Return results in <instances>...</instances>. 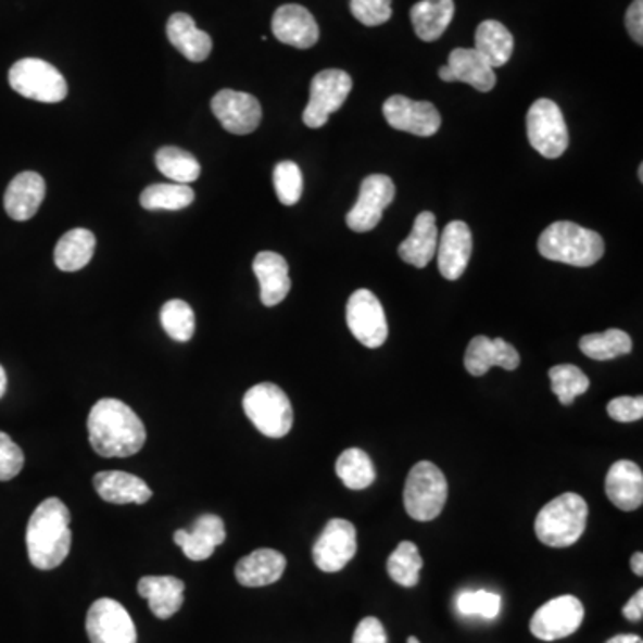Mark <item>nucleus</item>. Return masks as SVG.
<instances>
[{"instance_id": "30", "label": "nucleus", "mask_w": 643, "mask_h": 643, "mask_svg": "<svg viewBox=\"0 0 643 643\" xmlns=\"http://www.w3.org/2000/svg\"><path fill=\"white\" fill-rule=\"evenodd\" d=\"M453 18V0H420L412 8L413 27L423 41H437Z\"/></svg>"}, {"instance_id": "43", "label": "nucleus", "mask_w": 643, "mask_h": 643, "mask_svg": "<svg viewBox=\"0 0 643 643\" xmlns=\"http://www.w3.org/2000/svg\"><path fill=\"white\" fill-rule=\"evenodd\" d=\"M24 468V453L11 440L10 434L0 431V481H11Z\"/></svg>"}, {"instance_id": "28", "label": "nucleus", "mask_w": 643, "mask_h": 643, "mask_svg": "<svg viewBox=\"0 0 643 643\" xmlns=\"http://www.w3.org/2000/svg\"><path fill=\"white\" fill-rule=\"evenodd\" d=\"M437 216L423 212L413 224L412 235L399 245V256L412 267L426 268L437 254Z\"/></svg>"}, {"instance_id": "35", "label": "nucleus", "mask_w": 643, "mask_h": 643, "mask_svg": "<svg viewBox=\"0 0 643 643\" xmlns=\"http://www.w3.org/2000/svg\"><path fill=\"white\" fill-rule=\"evenodd\" d=\"M337 476L349 490H365L376 481L373 459L362 449H348L337 459Z\"/></svg>"}, {"instance_id": "39", "label": "nucleus", "mask_w": 643, "mask_h": 643, "mask_svg": "<svg viewBox=\"0 0 643 643\" xmlns=\"http://www.w3.org/2000/svg\"><path fill=\"white\" fill-rule=\"evenodd\" d=\"M549 379L556 398L563 406H570L579 395L589 392L590 379L583 370L573 365H558L549 370Z\"/></svg>"}, {"instance_id": "16", "label": "nucleus", "mask_w": 643, "mask_h": 643, "mask_svg": "<svg viewBox=\"0 0 643 643\" xmlns=\"http://www.w3.org/2000/svg\"><path fill=\"white\" fill-rule=\"evenodd\" d=\"M213 115L226 131L232 135H251L262 122V104L256 97L243 91L222 90L213 97Z\"/></svg>"}, {"instance_id": "7", "label": "nucleus", "mask_w": 643, "mask_h": 643, "mask_svg": "<svg viewBox=\"0 0 643 643\" xmlns=\"http://www.w3.org/2000/svg\"><path fill=\"white\" fill-rule=\"evenodd\" d=\"M10 85L18 96L30 101L55 104L68 93L65 77L54 65L38 58H26L11 66Z\"/></svg>"}, {"instance_id": "51", "label": "nucleus", "mask_w": 643, "mask_h": 643, "mask_svg": "<svg viewBox=\"0 0 643 643\" xmlns=\"http://www.w3.org/2000/svg\"><path fill=\"white\" fill-rule=\"evenodd\" d=\"M407 643H420V642H418V640L415 639V636H409V639H407Z\"/></svg>"}, {"instance_id": "22", "label": "nucleus", "mask_w": 643, "mask_h": 643, "mask_svg": "<svg viewBox=\"0 0 643 643\" xmlns=\"http://www.w3.org/2000/svg\"><path fill=\"white\" fill-rule=\"evenodd\" d=\"M606 495L622 512H634L643 504V474L636 463L620 459L606 476Z\"/></svg>"}, {"instance_id": "19", "label": "nucleus", "mask_w": 643, "mask_h": 643, "mask_svg": "<svg viewBox=\"0 0 643 643\" xmlns=\"http://www.w3.org/2000/svg\"><path fill=\"white\" fill-rule=\"evenodd\" d=\"M226 540L224 520L212 513L197 518L193 531L179 529L174 533V542L182 549V553L191 562H204L212 558L216 547Z\"/></svg>"}, {"instance_id": "49", "label": "nucleus", "mask_w": 643, "mask_h": 643, "mask_svg": "<svg viewBox=\"0 0 643 643\" xmlns=\"http://www.w3.org/2000/svg\"><path fill=\"white\" fill-rule=\"evenodd\" d=\"M631 568H633V572L642 578L643 576V554L642 553H634L633 558H631Z\"/></svg>"}, {"instance_id": "38", "label": "nucleus", "mask_w": 643, "mask_h": 643, "mask_svg": "<svg viewBox=\"0 0 643 643\" xmlns=\"http://www.w3.org/2000/svg\"><path fill=\"white\" fill-rule=\"evenodd\" d=\"M161 326L166 335L176 340V342H190L196 332V313L191 310L188 302L181 299H172L161 307Z\"/></svg>"}, {"instance_id": "2", "label": "nucleus", "mask_w": 643, "mask_h": 643, "mask_svg": "<svg viewBox=\"0 0 643 643\" xmlns=\"http://www.w3.org/2000/svg\"><path fill=\"white\" fill-rule=\"evenodd\" d=\"M71 512L63 501L49 497L35 509L27 524V553L33 567L52 570L71 553Z\"/></svg>"}, {"instance_id": "26", "label": "nucleus", "mask_w": 643, "mask_h": 643, "mask_svg": "<svg viewBox=\"0 0 643 643\" xmlns=\"http://www.w3.org/2000/svg\"><path fill=\"white\" fill-rule=\"evenodd\" d=\"M166 36L172 46L193 63L206 61L212 54V36L199 29L188 13H174L166 22Z\"/></svg>"}, {"instance_id": "40", "label": "nucleus", "mask_w": 643, "mask_h": 643, "mask_svg": "<svg viewBox=\"0 0 643 643\" xmlns=\"http://www.w3.org/2000/svg\"><path fill=\"white\" fill-rule=\"evenodd\" d=\"M274 188H276L277 199L285 206H293L301 201L304 181H302V172L293 161H281L277 163L274 171Z\"/></svg>"}, {"instance_id": "29", "label": "nucleus", "mask_w": 643, "mask_h": 643, "mask_svg": "<svg viewBox=\"0 0 643 643\" xmlns=\"http://www.w3.org/2000/svg\"><path fill=\"white\" fill-rule=\"evenodd\" d=\"M449 83L462 80L479 91H490L495 88L497 77L492 66L476 49H454L449 54Z\"/></svg>"}, {"instance_id": "41", "label": "nucleus", "mask_w": 643, "mask_h": 643, "mask_svg": "<svg viewBox=\"0 0 643 643\" xmlns=\"http://www.w3.org/2000/svg\"><path fill=\"white\" fill-rule=\"evenodd\" d=\"M457 612L465 617H482L492 620L501 612V597L487 590L459 593L456 601Z\"/></svg>"}, {"instance_id": "44", "label": "nucleus", "mask_w": 643, "mask_h": 643, "mask_svg": "<svg viewBox=\"0 0 643 643\" xmlns=\"http://www.w3.org/2000/svg\"><path fill=\"white\" fill-rule=\"evenodd\" d=\"M609 417L617 423H636L643 418V398H617L606 407Z\"/></svg>"}, {"instance_id": "45", "label": "nucleus", "mask_w": 643, "mask_h": 643, "mask_svg": "<svg viewBox=\"0 0 643 643\" xmlns=\"http://www.w3.org/2000/svg\"><path fill=\"white\" fill-rule=\"evenodd\" d=\"M352 643H388L387 631L381 620L376 617H365L357 623Z\"/></svg>"}, {"instance_id": "50", "label": "nucleus", "mask_w": 643, "mask_h": 643, "mask_svg": "<svg viewBox=\"0 0 643 643\" xmlns=\"http://www.w3.org/2000/svg\"><path fill=\"white\" fill-rule=\"evenodd\" d=\"M5 388H8V377H5L4 368L0 365V399L4 398Z\"/></svg>"}, {"instance_id": "6", "label": "nucleus", "mask_w": 643, "mask_h": 643, "mask_svg": "<svg viewBox=\"0 0 643 643\" xmlns=\"http://www.w3.org/2000/svg\"><path fill=\"white\" fill-rule=\"evenodd\" d=\"M243 412L257 431L268 438L287 437L293 426L292 402L274 382H260L243 398Z\"/></svg>"}, {"instance_id": "34", "label": "nucleus", "mask_w": 643, "mask_h": 643, "mask_svg": "<svg viewBox=\"0 0 643 643\" xmlns=\"http://www.w3.org/2000/svg\"><path fill=\"white\" fill-rule=\"evenodd\" d=\"M579 349L584 356L597 360V362H608L618 356H626L633 349V342L628 332L622 329H608L604 332H593L581 338Z\"/></svg>"}, {"instance_id": "11", "label": "nucleus", "mask_w": 643, "mask_h": 643, "mask_svg": "<svg viewBox=\"0 0 643 643\" xmlns=\"http://www.w3.org/2000/svg\"><path fill=\"white\" fill-rule=\"evenodd\" d=\"M348 326L357 342L368 349L381 348L388 338V322L382 304L370 290H356L349 297Z\"/></svg>"}, {"instance_id": "27", "label": "nucleus", "mask_w": 643, "mask_h": 643, "mask_svg": "<svg viewBox=\"0 0 643 643\" xmlns=\"http://www.w3.org/2000/svg\"><path fill=\"white\" fill-rule=\"evenodd\" d=\"M93 487L101 499L111 504H146L152 497L151 488L143 479L122 470L96 474Z\"/></svg>"}, {"instance_id": "31", "label": "nucleus", "mask_w": 643, "mask_h": 643, "mask_svg": "<svg viewBox=\"0 0 643 643\" xmlns=\"http://www.w3.org/2000/svg\"><path fill=\"white\" fill-rule=\"evenodd\" d=\"M96 252V235L76 227L66 232L58 241L54 251L55 267L63 272H77L91 262Z\"/></svg>"}, {"instance_id": "25", "label": "nucleus", "mask_w": 643, "mask_h": 643, "mask_svg": "<svg viewBox=\"0 0 643 643\" xmlns=\"http://www.w3.org/2000/svg\"><path fill=\"white\" fill-rule=\"evenodd\" d=\"M138 593L161 620L176 615L185 603V583L174 576H146L138 581Z\"/></svg>"}, {"instance_id": "17", "label": "nucleus", "mask_w": 643, "mask_h": 643, "mask_svg": "<svg viewBox=\"0 0 643 643\" xmlns=\"http://www.w3.org/2000/svg\"><path fill=\"white\" fill-rule=\"evenodd\" d=\"M272 33L281 43L295 49H312L320 36L315 16L299 4L281 5L274 13Z\"/></svg>"}, {"instance_id": "4", "label": "nucleus", "mask_w": 643, "mask_h": 643, "mask_svg": "<svg viewBox=\"0 0 643 643\" xmlns=\"http://www.w3.org/2000/svg\"><path fill=\"white\" fill-rule=\"evenodd\" d=\"M589 504L578 493H563L543 506L534 520V533L547 547H570L583 537Z\"/></svg>"}, {"instance_id": "9", "label": "nucleus", "mask_w": 643, "mask_h": 643, "mask_svg": "<svg viewBox=\"0 0 643 643\" xmlns=\"http://www.w3.org/2000/svg\"><path fill=\"white\" fill-rule=\"evenodd\" d=\"M352 91V79L348 72L329 68L313 77L310 102L302 113V122L312 129L324 127L332 113H337L348 101Z\"/></svg>"}, {"instance_id": "5", "label": "nucleus", "mask_w": 643, "mask_h": 643, "mask_svg": "<svg viewBox=\"0 0 643 643\" xmlns=\"http://www.w3.org/2000/svg\"><path fill=\"white\" fill-rule=\"evenodd\" d=\"M447 495V479L434 463H417L407 474L404 508L418 522L434 520L445 508Z\"/></svg>"}, {"instance_id": "18", "label": "nucleus", "mask_w": 643, "mask_h": 643, "mask_svg": "<svg viewBox=\"0 0 643 643\" xmlns=\"http://www.w3.org/2000/svg\"><path fill=\"white\" fill-rule=\"evenodd\" d=\"M472 256V232L465 222H449L438 241V268L449 281H457Z\"/></svg>"}, {"instance_id": "24", "label": "nucleus", "mask_w": 643, "mask_h": 643, "mask_svg": "<svg viewBox=\"0 0 643 643\" xmlns=\"http://www.w3.org/2000/svg\"><path fill=\"white\" fill-rule=\"evenodd\" d=\"M287 568V558L274 549H257L238 562L235 568L238 583L247 589H262L276 583Z\"/></svg>"}, {"instance_id": "14", "label": "nucleus", "mask_w": 643, "mask_h": 643, "mask_svg": "<svg viewBox=\"0 0 643 643\" xmlns=\"http://www.w3.org/2000/svg\"><path fill=\"white\" fill-rule=\"evenodd\" d=\"M395 185L382 174L365 177L356 204L348 213V226L352 231L368 232L381 222L382 212L393 202Z\"/></svg>"}, {"instance_id": "12", "label": "nucleus", "mask_w": 643, "mask_h": 643, "mask_svg": "<svg viewBox=\"0 0 643 643\" xmlns=\"http://www.w3.org/2000/svg\"><path fill=\"white\" fill-rule=\"evenodd\" d=\"M356 551L354 524L343 518H332L313 545V562L322 572H340L348 567Z\"/></svg>"}, {"instance_id": "37", "label": "nucleus", "mask_w": 643, "mask_h": 643, "mask_svg": "<svg viewBox=\"0 0 643 643\" xmlns=\"http://www.w3.org/2000/svg\"><path fill=\"white\" fill-rule=\"evenodd\" d=\"M423 567V556L413 542L399 543L398 549L390 554L387 563L388 576L404 589L417 587Z\"/></svg>"}, {"instance_id": "48", "label": "nucleus", "mask_w": 643, "mask_h": 643, "mask_svg": "<svg viewBox=\"0 0 643 643\" xmlns=\"http://www.w3.org/2000/svg\"><path fill=\"white\" fill-rule=\"evenodd\" d=\"M606 643H643V640L636 634H618V636H614Z\"/></svg>"}, {"instance_id": "1", "label": "nucleus", "mask_w": 643, "mask_h": 643, "mask_svg": "<svg viewBox=\"0 0 643 643\" xmlns=\"http://www.w3.org/2000/svg\"><path fill=\"white\" fill-rule=\"evenodd\" d=\"M88 438L99 456L127 457L146 445L147 429L126 402L101 399L88 415Z\"/></svg>"}, {"instance_id": "32", "label": "nucleus", "mask_w": 643, "mask_h": 643, "mask_svg": "<svg viewBox=\"0 0 643 643\" xmlns=\"http://www.w3.org/2000/svg\"><path fill=\"white\" fill-rule=\"evenodd\" d=\"M513 47V35L501 22L484 21L479 24L476 30V51L492 68L504 66L512 60Z\"/></svg>"}, {"instance_id": "46", "label": "nucleus", "mask_w": 643, "mask_h": 643, "mask_svg": "<svg viewBox=\"0 0 643 643\" xmlns=\"http://www.w3.org/2000/svg\"><path fill=\"white\" fill-rule=\"evenodd\" d=\"M626 27L639 46L643 43V0H633L626 13Z\"/></svg>"}, {"instance_id": "13", "label": "nucleus", "mask_w": 643, "mask_h": 643, "mask_svg": "<svg viewBox=\"0 0 643 643\" xmlns=\"http://www.w3.org/2000/svg\"><path fill=\"white\" fill-rule=\"evenodd\" d=\"M86 633L91 643H136L131 615L113 598H99L86 615Z\"/></svg>"}, {"instance_id": "10", "label": "nucleus", "mask_w": 643, "mask_h": 643, "mask_svg": "<svg viewBox=\"0 0 643 643\" xmlns=\"http://www.w3.org/2000/svg\"><path fill=\"white\" fill-rule=\"evenodd\" d=\"M584 608L573 595L551 598L531 618V633L543 642H556L576 633L583 623Z\"/></svg>"}, {"instance_id": "20", "label": "nucleus", "mask_w": 643, "mask_h": 643, "mask_svg": "<svg viewBox=\"0 0 643 643\" xmlns=\"http://www.w3.org/2000/svg\"><path fill=\"white\" fill-rule=\"evenodd\" d=\"M465 368L472 376L481 377L492 367H501L504 370H515L520 365V356L517 349L504 342L503 338L490 340L487 337H476L468 343L465 352Z\"/></svg>"}, {"instance_id": "15", "label": "nucleus", "mask_w": 643, "mask_h": 643, "mask_svg": "<svg viewBox=\"0 0 643 643\" xmlns=\"http://www.w3.org/2000/svg\"><path fill=\"white\" fill-rule=\"evenodd\" d=\"M382 115L388 124L398 131L409 135L428 136L437 135L442 126V118L437 108L431 102L412 101L404 96H392L382 106Z\"/></svg>"}, {"instance_id": "36", "label": "nucleus", "mask_w": 643, "mask_h": 643, "mask_svg": "<svg viewBox=\"0 0 643 643\" xmlns=\"http://www.w3.org/2000/svg\"><path fill=\"white\" fill-rule=\"evenodd\" d=\"M157 171L177 185H190L201 176V163L179 147H163L156 152Z\"/></svg>"}, {"instance_id": "23", "label": "nucleus", "mask_w": 643, "mask_h": 643, "mask_svg": "<svg viewBox=\"0 0 643 643\" xmlns=\"http://www.w3.org/2000/svg\"><path fill=\"white\" fill-rule=\"evenodd\" d=\"M252 270L260 281V292L265 306H277L287 299L292 281H290L287 260L281 254L270 251L260 252L254 257Z\"/></svg>"}, {"instance_id": "3", "label": "nucleus", "mask_w": 643, "mask_h": 643, "mask_svg": "<svg viewBox=\"0 0 643 643\" xmlns=\"http://www.w3.org/2000/svg\"><path fill=\"white\" fill-rule=\"evenodd\" d=\"M538 251L545 260L572 267H592L604 256V240L573 222H556L542 232Z\"/></svg>"}, {"instance_id": "47", "label": "nucleus", "mask_w": 643, "mask_h": 643, "mask_svg": "<svg viewBox=\"0 0 643 643\" xmlns=\"http://www.w3.org/2000/svg\"><path fill=\"white\" fill-rule=\"evenodd\" d=\"M623 617L631 620V622H640L643 617V590L634 593L633 597L629 598V603L623 606Z\"/></svg>"}, {"instance_id": "42", "label": "nucleus", "mask_w": 643, "mask_h": 643, "mask_svg": "<svg viewBox=\"0 0 643 643\" xmlns=\"http://www.w3.org/2000/svg\"><path fill=\"white\" fill-rule=\"evenodd\" d=\"M351 13L363 26H381L392 16V0H351Z\"/></svg>"}, {"instance_id": "8", "label": "nucleus", "mask_w": 643, "mask_h": 643, "mask_svg": "<svg viewBox=\"0 0 643 643\" xmlns=\"http://www.w3.org/2000/svg\"><path fill=\"white\" fill-rule=\"evenodd\" d=\"M529 143L547 160L563 156L568 149V131L562 110L551 99H538L528 111Z\"/></svg>"}, {"instance_id": "21", "label": "nucleus", "mask_w": 643, "mask_h": 643, "mask_svg": "<svg viewBox=\"0 0 643 643\" xmlns=\"http://www.w3.org/2000/svg\"><path fill=\"white\" fill-rule=\"evenodd\" d=\"M46 181L36 172H22L5 190V213L16 222H26L38 213L46 199Z\"/></svg>"}, {"instance_id": "52", "label": "nucleus", "mask_w": 643, "mask_h": 643, "mask_svg": "<svg viewBox=\"0 0 643 643\" xmlns=\"http://www.w3.org/2000/svg\"><path fill=\"white\" fill-rule=\"evenodd\" d=\"M642 171H643V166L640 165V171H639L640 181H642V179H643V172Z\"/></svg>"}, {"instance_id": "33", "label": "nucleus", "mask_w": 643, "mask_h": 643, "mask_svg": "<svg viewBox=\"0 0 643 643\" xmlns=\"http://www.w3.org/2000/svg\"><path fill=\"white\" fill-rule=\"evenodd\" d=\"M196 193L188 185H151L141 191L140 204L147 212H179L191 206Z\"/></svg>"}]
</instances>
